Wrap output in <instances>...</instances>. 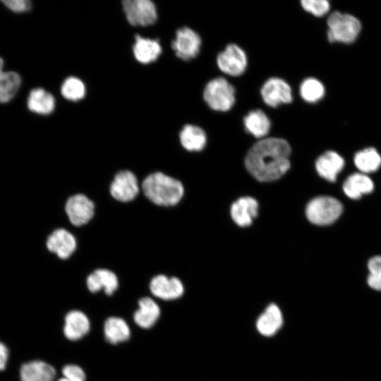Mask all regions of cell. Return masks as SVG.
I'll list each match as a JSON object with an SVG mask.
<instances>
[{
  "mask_svg": "<svg viewBox=\"0 0 381 381\" xmlns=\"http://www.w3.org/2000/svg\"><path fill=\"white\" fill-rule=\"evenodd\" d=\"M56 376L54 368L42 361H32L20 367L21 381H53Z\"/></svg>",
  "mask_w": 381,
  "mask_h": 381,
  "instance_id": "18",
  "label": "cell"
},
{
  "mask_svg": "<svg viewBox=\"0 0 381 381\" xmlns=\"http://www.w3.org/2000/svg\"><path fill=\"white\" fill-rule=\"evenodd\" d=\"M217 64L224 73L239 76L247 68L248 59L241 47L236 44H229L217 55Z\"/></svg>",
  "mask_w": 381,
  "mask_h": 381,
  "instance_id": "7",
  "label": "cell"
},
{
  "mask_svg": "<svg viewBox=\"0 0 381 381\" xmlns=\"http://www.w3.org/2000/svg\"><path fill=\"white\" fill-rule=\"evenodd\" d=\"M152 294L163 300H173L183 294V286L177 277L159 274L153 277L150 284Z\"/></svg>",
  "mask_w": 381,
  "mask_h": 381,
  "instance_id": "12",
  "label": "cell"
},
{
  "mask_svg": "<svg viewBox=\"0 0 381 381\" xmlns=\"http://www.w3.org/2000/svg\"><path fill=\"white\" fill-rule=\"evenodd\" d=\"M58 381H80V380H76L69 379V378L63 377L60 378L59 380H58Z\"/></svg>",
  "mask_w": 381,
  "mask_h": 381,
  "instance_id": "36",
  "label": "cell"
},
{
  "mask_svg": "<svg viewBox=\"0 0 381 381\" xmlns=\"http://www.w3.org/2000/svg\"><path fill=\"white\" fill-rule=\"evenodd\" d=\"M246 131L256 138H265L271 128V121L260 109L249 111L243 119Z\"/></svg>",
  "mask_w": 381,
  "mask_h": 381,
  "instance_id": "22",
  "label": "cell"
},
{
  "mask_svg": "<svg viewBox=\"0 0 381 381\" xmlns=\"http://www.w3.org/2000/svg\"><path fill=\"white\" fill-rule=\"evenodd\" d=\"M368 286L376 291H381V256L377 255L370 258L368 263Z\"/></svg>",
  "mask_w": 381,
  "mask_h": 381,
  "instance_id": "31",
  "label": "cell"
},
{
  "mask_svg": "<svg viewBox=\"0 0 381 381\" xmlns=\"http://www.w3.org/2000/svg\"><path fill=\"white\" fill-rule=\"evenodd\" d=\"M301 4L306 11L317 17L323 16L330 8L329 3L327 0H302Z\"/></svg>",
  "mask_w": 381,
  "mask_h": 381,
  "instance_id": "32",
  "label": "cell"
},
{
  "mask_svg": "<svg viewBox=\"0 0 381 381\" xmlns=\"http://www.w3.org/2000/svg\"><path fill=\"white\" fill-rule=\"evenodd\" d=\"M8 358V350L6 346L0 341V370L5 369Z\"/></svg>",
  "mask_w": 381,
  "mask_h": 381,
  "instance_id": "35",
  "label": "cell"
},
{
  "mask_svg": "<svg viewBox=\"0 0 381 381\" xmlns=\"http://www.w3.org/2000/svg\"><path fill=\"white\" fill-rule=\"evenodd\" d=\"M4 60L0 57V102H9L18 92L21 80L14 71H3Z\"/></svg>",
  "mask_w": 381,
  "mask_h": 381,
  "instance_id": "27",
  "label": "cell"
},
{
  "mask_svg": "<svg viewBox=\"0 0 381 381\" xmlns=\"http://www.w3.org/2000/svg\"><path fill=\"white\" fill-rule=\"evenodd\" d=\"M48 250L61 258L67 259L76 248L75 237L65 229H58L52 232L47 238Z\"/></svg>",
  "mask_w": 381,
  "mask_h": 381,
  "instance_id": "13",
  "label": "cell"
},
{
  "mask_svg": "<svg viewBox=\"0 0 381 381\" xmlns=\"http://www.w3.org/2000/svg\"><path fill=\"white\" fill-rule=\"evenodd\" d=\"M106 340L112 344L127 341L130 338L131 330L124 320L119 317L107 318L104 325Z\"/></svg>",
  "mask_w": 381,
  "mask_h": 381,
  "instance_id": "26",
  "label": "cell"
},
{
  "mask_svg": "<svg viewBox=\"0 0 381 381\" xmlns=\"http://www.w3.org/2000/svg\"><path fill=\"white\" fill-rule=\"evenodd\" d=\"M327 23V39L330 42L351 43L361 30V24L358 18L339 11L332 13Z\"/></svg>",
  "mask_w": 381,
  "mask_h": 381,
  "instance_id": "3",
  "label": "cell"
},
{
  "mask_svg": "<svg viewBox=\"0 0 381 381\" xmlns=\"http://www.w3.org/2000/svg\"><path fill=\"white\" fill-rule=\"evenodd\" d=\"M260 94L264 102L274 108L293 101L290 85L284 80L277 77L267 79L261 87Z\"/></svg>",
  "mask_w": 381,
  "mask_h": 381,
  "instance_id": "9",
  "label": "cell"
},
{
  "mask_svg": "<svg viewBox=\"0 0 381 381\" xmlns=\"http://www.w3.org/2000/svg\"><path fill=\"white\" fill-rule=\"evenodd\" d=\"M344 166L343 157L331 150L324 152L315 162V169L318 174L329 181H335Z\"/></svg>",
  "mask_w": 381,
  "mask_h": 381,
  "instance_id": "14",
  "label": "cell"
},
{
  "mask_svg": "<svg viewBox=\"0 0 381 381\" xmlns=\"http://www.w3.org/2000/svg\"><path fill=\"white\" fill-rule=\"evenodd\" d=\"M27 104L31 111L47 115L54 111L55 99L51 93L43 88H35L30 91Z\"/></svg>",
  "mask_w": 381,
  "mask_h": 381,
  "instance_id": "25",
  "label": "cell"
},
{
  "mask_svg": "<svg viewBox=\"0 0 381 381\" xmlns=\"http://www.w3.org/2000/svg\"><path fill=\"white\" fill-rule=\"evenodd\" d=\"M258 203L252 197H243L234 202L231 207V216L240 226H248L257 216Z\"/></svg>",
  "mask_w": 381,
  "mask_h": 381,
  "instance_id": "15",
  "label": "cell"
},
{
  "mask_svg": "<svg viewBox=\"0 0 381 381\" xmlns=\"http://www.w3.org/2000/svg\"><path fill=\"white\" fill-rule=\"evenodd\" d=\"M2 3L10 10L16 13L28 11L32 7L29 0H4Z\"/></svg>",
  "mask_w": 381,
  "mask_h": 381,
  "instance_id": "34",
  "label": "cell"
},
{
  "mask_svg": "<svg viewBox=\"0 0 381 381\" xmlns=\"http://www.w3.org/2000/svg\"><path fill=\"white\" fill-rule=\"evenodd\" d=\"M133 52L135 59L143 64L155 61L162 53L159 40L143 37L139 35L135 37Z\"/></svg>",
  "mask_w": 381,
  "mask_h": 381,
  "instance_id": "16",
  "label": "cell"
},
{
  "mask_svg": "<svg viewBox=\"0 0 381 381\" xmlns=\"http://www.w3.org/2000/svg\"><path fill=\"white\" fill-rule=\"evenodd\" d=\"M61 93L68 100L73 102L79 101L85 95V85L80 79L70 76L66 78L62 83Z\"/></svg>",
  "mask_w": 381,
  "mask_h": 381,
  "instance_id": "30",
  "label": "cell"
},
{
  "mask_svg": "<svg viewBox=\"0 0 381 381\" xmlns=\"http://www.w3.org/2000/svg\"><path fill=\"white\" fill-rule=\"evenodd\" d=\"M145 195L153 203L160 206L176 205L183 195V186L177 179L162 172L147 176L142 183Z\"/></svg>",
  "mask_w": 381,
  "mask_h": 381,
  "instance_id": "2",
  "label": "cell"
},
{
  "mask_svg": "<svg viewBox=\"0 0 381 381\" xmlns=\"http://www.w3.org/2000/svg\"><path fill=\"white\" fill-rule=\"evenodd\" d=\"M62 374L64 377L76 380L85 381V374L83 370L78 365L69 364L65 365L62 369Z\"/></svg>",
  "mask_w": 381,
  "mask_h": 381,
  "instance_id": "33",
  "label": "cell"
},
{
  "mask_svg": "<svg viewBox=\"0 0 381 381\" xmlns=\"http://www.w3.org/2000/svg\"><path fill=\"white\" fill-rule=\"evenodd\" d=\"M123 12L128 23L134 26H148L157 19V7L150 0H125Z\"/></svg>",
  "mask_w": 381,
  "mask_h": 381,
  "instance_id": "6",
  "label": "cell"
},
{
  "mask_svg": "<svg viewBox=\"0 0 381 381\" xmlns=\"http://www.w3.org/2000/svg\"><path fill=\"white\" fill-rule=\"evenodd\" d=\"M138 192V181L133 172L123 170L115 175L110 186V193L114 198L121 202H128L134 199Z\"/></svg>",
  "mask_w": 381,
  "mask_h": 381,
  "instance_id": "11",
  "label": "cell"
},
{
  "mask_svg": "<svg viewBox=\"0 0 381 381\" xmlns=\"http://www.w3.org/2000/svg\"><path fill=\"white\" fill-rule=\"evenodd\" d=\"M118 279L111 271L106 269H97L87 278L88 289L95 293L103 289L107 295H111L118 288Z\"/></svg>",
  "mask_w": 381,
  "mask_h": 381,
  "instance_id": "19",
  "label": "cell"
},
{
  "mask_svg": "<svg viewBox=\"0 0 381 381\" xmlns=\"http://www.w3.org/2000/svg\"><path fill=\"white\" fill-rule=\"evenodd\" d=\"M299 92L304 101L315 103L324 97L325 89L319 80L315 78H308L302 81Z\"/></svg>",
  "mask_w": 381,
  "mask_h": 381,
  "instance_id": "29",
  "label": "cell"
},
{
  "mask_svg": "<svg viewBox=\"0 0 381 381\" xmlns=\"http://www.w3.org/2000/svg\"><path fill=\"white\" fill-rule=\"evenodd\" d=\"M139 308L135 312L133 319L135 322L141 328L152 327L160 315V308L158 305L149 297L142 298L139 302Z\"/></svg>",
  "mask_w": 381,
  "mask_h": 381,
  "instance_id": "21",
  "label": "cell"
},
{
  "mask_svg": "<svg viewBox=\"0 0 381 381\" xmlns=\"http://www.w3.org/2000/svg\"><path fill=\"white\" fill-rule=\"evenodd\" d=\"M291 152V146L286 140L265 138L248 151L245 166L258 181H273L281 178L290 168Z\"/></svg>",
  "mask_w": 381,
  "mask_h": 381,
  "instance_id": "1",
  "label": "cell"
},
{
  "mask_svg": "<svg viewBox=\"0 0 381 381\" xmlns=\"http://www.w3.org/2000/svg\"><path fill=\"white\" fill-rule=\"evenodd\" d=\"M342 204L330 196H319L312 199L307 205L306 214L313 224L320 226L334 222L341 214Z\"/></svg>",
  "mask_w": 381,
  "mask_h": 381,
  "instance_id": "5",
  "label": "cell"
},
{
  "mask_svg": "<svg viewBox=\"0 0 381 381\" xmlns=\"http://www.w3.org/2000/svg\"><path fill=\"white\" fill-rule=\"evenodd\" d=\"M373 188L371 179L363 173L350 175L343 184L344 193L351 199H358L363 195L371 193Z\"/></svg>",
  "mask_w": 381,
  "mask_h": 381,
  "instance_id": "23",
  "label": "cell"
},
{
  "mask_svg": "<svg viewBox=\"0 0 381 381\" xmlns=\"http://www.w3.org/2000/svg\"><path fill=\"white\" fill-rule=\"evenodd\" d=\"M282 314L279 307L270 304L257 320L256 327L258 332L265 337L274 335L282 327Z\"/></svg>",
  "mask_w": 381,
  "mask_h": 381,
  "instance_id": "20",
  "label": "cell"
},
{
  "mask_svg": "<svg viewBox=\"0 0 381 381\" xmlns=\"http://www.w3.org/2000/svg\"><path fill=\"white\" fill-rule=\"evenodd\" d=\"M181 145L188 151H201L206 145L207 135L200 127L186 124L179 133Z\"/></svg>",
  "mask_w": 381,
  "mask_h": 381,
  "instance_id": "24",
  "label": "cell"
},
{
  "mask_svg": "<svg viewBox=\"0 0 381 381\" xmlns=\"http://www.w3.org/2000/svg\"><path fill=\"white\" fill-rule=\"evenodd\" d=\"M65 209L70 222L75 226H82L93 217L95 205L85 195L75 194L68 199Z\"/></svg>",
  "mask_w": 381,
  "mask_h": 381,
  "instance_id": "10",
  "label": "cell"
},
{
  "mask_svg": "<svg viewBox=\"0 0 381 381\" xmlns=\"http://www.w3.org/2000/svg\"><path fill=\"white\" fill-rule=\"evenodd\" d=\"M201 43V38L195 31L188 27H183L177 30L171 47L177 57L188 61L198 55Z\"/></svg>",
  "mask_w": 381,
  "mask_h": 381,
  "instance_id": "8",
  "label": "cell"
},
{
  "mask_svg": "<svg viewBox=\"0 0 381 381\" xmlns=\"http://www.w3.org/2000/svg\"><path fill=\"white\" fill-rule=\"evenodd\" d=\"M203 99L212 110L227 111L235 103V89L225 78L218 77L206 84L203 90Z\"/></svg>",
  "mask_w": 381,
  "mask_h": 381,
  "instance_id": "4",
  "label": "cell"
},
{
  "mask_svg": "<svg viewBox=\"0 0 381 381\" xmlns=\"http://www.w3.org/2000/svg\"><path fill=\"white\" fill-rule=\"evenodd\" d=\"M353 162L363 174L377 171L381 166V156L373 147L365 148L358 152L353 158Z\"/></svg>",
  "mask_w": 381,
  "mask_h": 381,
  "instance_id": "28",
  "label": "cell"
},
{
  "mask_svg": "<svg viewBox=\"0 0 381 381\" xmlns=\"http://www.w3.org/2000/svg\"><path fill=\"white\" fill-rule=\"evenodd\" d=\"M90 328L89 319L80 310H71L65 317L64 334L71 341H76L87 334Z\"/></svg>",
  "mask_w": 381,
  "mask_h": 381,
  "instance_id": "17",
  "label": "cell"
}]
</instances>
